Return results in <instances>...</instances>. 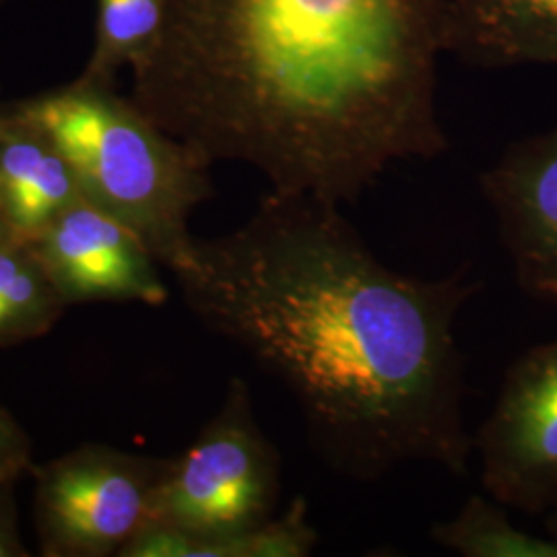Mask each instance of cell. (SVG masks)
I'll list each match as a JSON object with an SVG mask.
<instances>
[{"instance_id":"obj_1","label":"cell","mask_w":557,"mask_h":557,"mask_svg":"<svg viewBox=\"0 0 557 557\" xmlns=\"http://www.w3.org/2000/svg\"><path fill=\"white\" fill-rule=\"evenodd\" d=\"M174 277L209 331L285 386L333 473L376 483L425 462L469 475L457 322L481 283L465 269L398 273L341 205L269 190L238 230L197 238Z\"/></svg>"},{"instance_id":"obj_2","label":"cell","mask_w":557,"mask_h":557,"mask_svg":"<svg viewBox=\"0 0 557 557\" xmlns=\"http://www.w3.org/2000/svg\"><path fill=\"white\" fill-rule=\"evenodd\" d=\"M131 100L211 165L358 202L450 149L438 112L446 0H163Z\"/></svg>"},{"instance_id":"obj_3","label":"cell","mask_w":557,"mask_h":557,"mask_svg":"<svg viewBox=\"0 0 557 557\" xmlns=\"http://www.w3.org/2000/svg\"><path fill=\"white\" fill-rule=\"evenodd\" d=\"M11 112L54 140L83 199L128 225L168 271L188 264L190 218L215 195L209 161L106 83L79 77Z\"/></svg>"},{"instance_id":"obj_4","label":"cell","mask_w":557,"mask_h":557,"mask_svg":"<svg viewBox=\"0 0 557 557\" xmlns=\"http://www.w3.org/2000/svg\"><path fill=\"white\" fill-rule=\"evenodd\" d=\"M278 496L281 457L260 428L250 386L236 376L220 411L170 460L149 518L197 535L234 537L275 517Z\"/></svg>"},{"instance_id":"obj_5","label":"cell","mask_w":557,"mask_h":557,"mask_svg":"<svg viewBox=\"0 0 557 557\" xmlns=\"http://www.w3.org/2000/svg\"><path fill=\"white\" fill-rule=\"evenodd\" d=\"M170 460L83 444L32 467L41 554L119 556L124 543L149 518L151 499Z\"/></svg>"},{"instance_id":"obj_6","label":"cell","mask_w":557,"mask_h":557,"mask_svg":"<svg viewBox=\"0 0 557 557\" xmlns=\"http://www.w3.org/2000/svg\"><path fill=\"white\" fill-rule=\"evenodd\" d=\"M487 496L529 517L557 504V338L508 368L496 403L473 434Z\"/></svg>"},{"instance_id":"obj_7","label":"cell","mask_w":557,"mask_h":557,"mask_svg":"<svg viewBox=\"0 0 557 557\" xmlns=\"http://www.w3.org/2000/svg\"><path fill=\"white\" fill-rule=\"evenodd\" d=\"M62 301L163 306L160 262L122 221L81 197L27 239Z\"/></svg>"},{"instance_id":"obj_8","label":"cell","mask_w":557,"mask_h":557,"mask_svg":"<svg viewBox=\"0 0 557 557\" xmlns=\"http://www.w3.org/2000/svg\"><path fill=\"white\" fill-rule=\"evenodd\" d=\"M479 188L518 287L557 308V124L508 145Z\"/></svg>"},{"instance_id":"obj_9","label":"cell","mask_w":557,"mask_h":557,"mask_svg":"<svg viewBox=\"0 0 557 557\" xmlns=\"http://www.w3.org/2000/svg\"><path fill=\"white\" fill-rule=\"evenodd\" d=\"M446 54L481 66H557V0H446Z\"/></svg>"},{"instance_id":"obj_10","label":"cell","mask_w":557,"mask_h":557,"mask_svg":"<svg viewBox=\"0 0 557 557\" xmlns=\"http://www.w3.org/2000/svg\"><path fill=\"white\" fill-rule=\"evenodd\" d=\"M81 197L54 140L15 112H0V209L17 238H34Z\"/></svg>"},{"instance_id":"obj_11","label":"cell","mask_w":557,"mask_h":557,"mask_svg":"<svg viewBox=\"0 0 557 557\" xmlns=\"http://www.w3.org/2000/svg\"><path fill=\"white\" fill-rule=\"evenodd\" d=\"M64 308L27 239L0 248V347L46 335Z\"/></svg>"},{"instance_id":"obj_12","label":"cell","mask_w":557,"mask_h":557,"mask_svg":"<svg viewBox=\"0 0 557 557\" xmlns=\"http://www.w3.org/2000/svg\"><path fill=\"white\" fill-rule=\"evenodd\" d=\"M430 539L465 557H557V539L518 529L499 502L481 494L469 496L455 518L436 522Z\"/></svg>"},{"instance_id":"obj_13","label":"cell","mask_w":557,"mask_h":557,"mask_svg":"<svg viewBox=\"0 0 557 557\" xmlns=\"http://www.w3.org/2000/svg\"><path fill=\"white\" fill-rule=\"evenodd\" d=\"M163 15V0H98L96 44L81 77L112 85L120 69H133L151 52Z\"/></svg>"},{"instance_id":"obj_14","label":"cell","mask_w":557,"mask_h":557,"mask_svg":"<svg viewBox=\"0 0 557 557\" xmlns=\"http://www.w3.org/2000/svg\"><path fill=\"white\" fill-rule=\"evenodd\" d=\"M319 547V531L308 518V502L296 496L283 515L232 537L234 557H308Z\"/></svg>"},{"instance_id":"obj_15","label":"cell","mask_w":557,"mask_h":557,"mask_svg":"<svg viewBox=\"0 0 557 557\" xmlns=\"http://www.w3.org/2000/svg\"><path fill=\"white\" fill-rule=\"evenodd\" d=\"M32 467V440L20 421L0 405V481L17 483Z\"/></svg>"},{"instance_id":"obj_16","label":"cell","mask_w":557,"mask_h":557,"mask_svg":"<svg viewBox=\"0 0 557 557\" xmlns=\"http://www.w3.org/2000/svg\"><path fill=\"white\" fill-rule=\"evenodd\" d=\"M15 485L17 483L0 481V557L29 556L21 537Z\"/></svg>"},{"instance_id":"obj_17","label":"cell","mask_w":557,"mask_h":557,"mask_svg":"<svg viewBox=\"0 0 557 557\" xmlns=\"http://www.w3.org/2000/svg\"><path fill=\"white\" fill-rule=\"evenodd\" d=\"M17 238V234H15V230L11 227V223L7 220V215L2 213V209H0V248L2 246H7V244H11V242H15Z\"/></svg>"},{"instance_id":"obj_18","label":"cell","mask_w":557,"mask_h":557,"mask_svg":"<svg viewBox=\"0 0 557 557\" xmlns=\"http://www.w3.org/2000/svg\"><path fill=\"white\" fill-rule=\"evenodd\" d=\"M543 524H545V533L557 539V504L543 517Z\"/></svg>"}]
</instances>
